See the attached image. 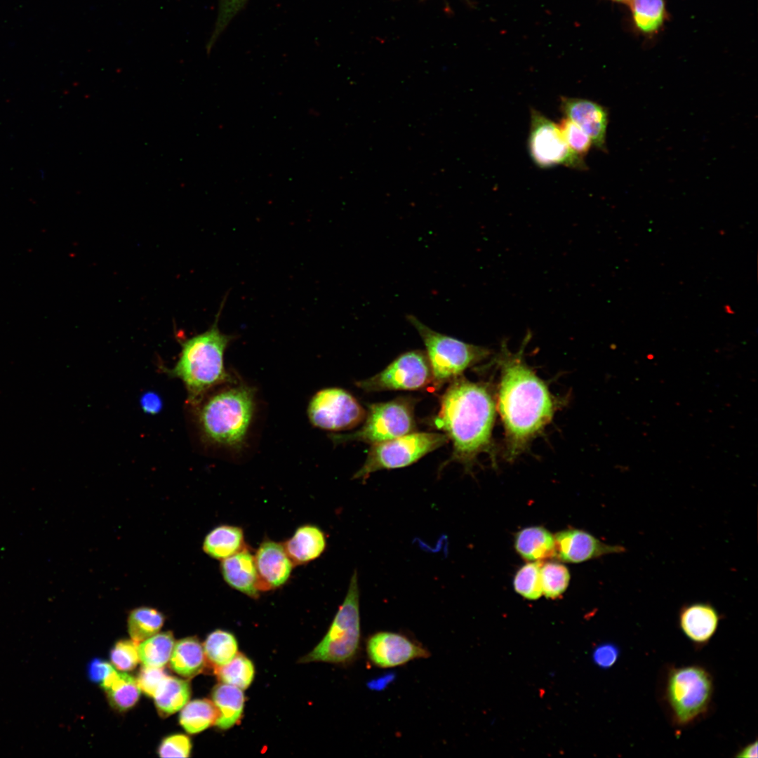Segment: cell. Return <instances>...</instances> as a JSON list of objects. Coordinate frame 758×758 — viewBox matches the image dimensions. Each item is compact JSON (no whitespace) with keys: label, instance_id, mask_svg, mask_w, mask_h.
<instances>
[{"label":"cell","instance_id":"obj_1","mask_svg":"<svg viewBox=\"0 0 758 758\" xmlns=\"http://www.w3.org/2000/svg\"><path fill=\"white\" fill-rule=\"evenodd\" d=\"M529 338L528 333L516 353H510L503 343L498 357V406L505 432V456L510 461L550 422L556 410L547 386L523 359Z\"/></svg>","mask_w":758,"mask_h":758},{"label":"cell","instance_id":"obj_2","mask_svg":"<svg viewBox=\"0 0 758 758\" xmlns=\"http://www.w3.org/2000/svg\"><path fill=\"white\" fill-rule=\"evenodd\" d=\"M439 404L433 424L452 442L447 463L458 462L471 472L477 456L491 451L496 404L491 388L460 375L450 382Z\"/></svg>","mask_w":758,"mask_h":758},{"label":"cell","instance_id":"obj_3","mask_svg":"<svg viewBox=\"0 0 758 758\" xmlns=\"http://www.w3.org/2000/svg\"><path fill=\"white\" fill-rule=\"evenodd\" d=\"M202 439L209 445L240 451L246 444L256 401L252 387L237 380L209 392L194 406Z\"/></svg>","mask_w":758,"mask_h":758},{"label":"cell","instance_id":"obj_4","mask_svg":"<svg viewBox=\"0 0 758 758\" xmlns=\"http://www.w3.org/2000/svg\"><path fill=\"white\" fill-rule=\"evenodd\" d=\"M222 305L208 329L179 340L181 350L177 362L172 368L164 369L168 376L183 383L187 402L193 407L215 387L237 380L224 363L225 350L233 336L222 333L218 327Z\"/></svg>","mask_w":758,"mask_h":758},{"label":"cell","instance_id":"obj_5","mask_svg":"<svg viewBox=\"0 0 758 758\" xmlns=\"http://www.w3.org/2000/svg\"><path fill=\"white\" fill-rule=\"evenodd\" d=\"M357 573L352 574L348 589L323 639L300 663L325 662L348 664L360 651L361 623Z\"/></svg>","mask_w":758,"mask_h":758},{"label":"cell","instance_id":"obj_6","mask_svg":"<svg viewBox=\"0 0 758 758\" xmlns=\"http://www.w3.org/2000/svg\"><path fill=\"white\" fill-rule=\"evenodd\" d=\"M407 320L417 330L426 348L433 377V386L439 388L460 376L469 367L486 359L490 351L451 336L438 333L412 314Z\"/></svg>","mask_w":758,"mask_h":758},{"label":"cell","instance_id":"obj_7","mask_svg":"<svg viewBox=\"0 0 758 758\" xmlns=\"http://www.w3.org/2000/svg\"><path fill=\"white\" fill-rule=\"evenodd\" d=\"M712 677L704 667L687 665L669 671L665 698L675 724L684 726L708 710L712 698Z\"/></svg>","mask_w":758,"mask_h":758},{"label":"cell","instance_id":"obj_8","mask_svg":"<svg viewBox=\"0 0 758 758\" xmlns=\"http://www.w3.org/2000/svg\"><path fill=\"white\" fill-rule=\"evenodd\" d=\"M415 400L399 397L368 406L363 425L348 434H331L334 444L361 441L378 444L415 432Z\"/></svg>","mask_w":758,"mask_h":758},{"label":"cell","instance_id":"obj_9","mask_svg":"<svg viewBox=\"0 0 758 758\" xmlns=\"http://www.w3.org/2000/svg\"><path fill=\"white\" fill-rule=\"evenodd\" d=\"M448 441L444 433L413 432L372 444L364 463L353 479L365 482L373 472L409 466Z\"/></svg>","mask_w":758,"mask_h":758},{"label":"cell","instance_id":"obj_10","mask_svg":"<svg viewBox=\"0 0 758 758\" xmlns=\"http://www.w3.org/2000/svg\"><path fill=\"white\" fill-rule=\"evenodd\" d=\"M530 114L528 148L538 167L548 168L563 165L578 170L587 168L585 160L568 148L558 124L534 108L531 109Z\"/></svg>","mask_w":758,"mask_h":758},{"label":"cell","instance_id":"obj_11","mask_svg":"<svg viewBox=\"0 0 758 758\" xmlns=\"http://www.w3.org/2000/svg\"><path fill=\"white\" fill-rule=\"evenodd\" d=\"M433 385L427 354L421 350L403 353L376 375L356 385L367 392L386 390H420Z\"/></svg>","mask_w":758,"mask_h":758},{"label":"cell","instance_id":"obj_12","mask_svg":"<svg viewBox=\"0 0 758 758\" xmlns=\"http://www.w3.org/2000/svg\"><path fill=\"white\" fill-rule=\"evenodd\" d=\"M307 415L313 426L340 432L352 429L361 423L366 411L347 391L329 387L313 395L309 402Z\"/></svg>","mask_w":758,"mask_h":758},{"label":"cell","instance_id":"obj_13","mask_svg":"<svg viewBox=\"0 0 758 758\" xmlns=\"http://www.w3.org/2000/svg\"><path fill=\"white\" fill-rule=\"evenodd\" d=\"M366 652L369 661L379 668H392L430 656L429 651L417 641L390 631L370 635L366 641Z\"/></svg>","mask_w":758,"mask_h":758},{"label":"cell","instance_id":"obj_14","mask_svg":"<svg viewBox=\"0 0 758 758\" xmlns=\"http://www.w3.org/2000/svg\"><path fill=\"white\" fill-rule=\"evenodd\" d=\"M554 540V559L565 563L578 564L626 551L622 545L605 543L585 531L573 528L557 532Z\"/></svg>","mask_w":758,"mask_h":758},{"label":"cell","instance_id":"obj_15","mask_svg":"<svg viewBox=\"0 0 758 758\" xmlns=\"http://www.w3.org/2000/svg\"><path fill=\"white\" fill-rule=\"evenodd\" d=\"M260 591L278 589L288 581L295 566L283 543L265 539L254 554Z\"/></svg>","mask_w":758,"mask_h":758},{"label":"cell","instance_id":"obj_16","mask_svg":"<svg viewBox=\"0 0 758 758\" xmlns=\"http://www.w3.org/2000/svg\"><path fill=\"white\" fill-rule=\"evenodd\" d=\"M560 108L565 117L578 125L590 138L592 145L606 151L609 121L606 109L600 104L580 98H560Z\"/></svg>","mask_w":758,"mask_h":758},{"label":"cell","instance_id":"obj_17","mask_svg":"<svg viewBox=\"0 0 758 758\" xmlns=\"http://www.w3.org/2000/svg\"><path fill=\"white\" fill-rule=\"evenodd\" d=\"M720 615L708 602H694L683 606L679 613V628L691 641L702 646L713 637L717 630Z\"/></svg>","mask_w":758,"mask_h":758},{"label":"cell","instance_id":"obj_18","mask_svg":"<svg viewBox=\"0 0 758 758\" xmlns=\"http://www.w3.org/2000/svg\"><path fill=\"white\" fill-rule=\"evenodd\" d=\"M220 571L225 583L246 596L259 597V580L254 554L248 546L221 561Z\"/></svg>","mask_w":758,"mask_h":758},{"label":"cell","instance_id":"obj_19","mask_svg":"<svg viewBox=\"0 0 758 758\" xmlns=\"http://www.w3.org/2000/svg\"><path fill=\"white\" fill-rule=\"evenodd\" d=\"M283 544L294 564L302 565L317 559L324 552L327 538L320 527L305 524L299 526Z\"/></svg>","mask_w":758,"mask_h":758},{"label":"cell","instance_id":"obj_20","mask_svg":"<svg viewBox=\"0 0 758 758\" xmlns=\"http://www.w3.org/2000/svg\"><path fill=\"white\" fill-rule=\"evenodd\" d=\"M514 547L517 553L526 561L554 559V535L540 526L526 527L516 533Z\"/></svg>","mask_w":758,"mask_h":758},{"label":"cell","instance_id":"obj_21","mask_svg":"<svg viewBox=\"0 0 758 758\" xmlns=\"http://www.w3.org/2000/svg\"><path fill=\"white\" fill-rule=\"evenodd\" d=\"M241 527L230 524L215 526L205 536L204 552L212 559L222 561L246 547Z\"/></svg>","mask_w":758,"mask_h":758},{"label":"cell","instance_id":"obj_22","mask_svg":"<svg viewBox=\"0 0 758 758\" xmlns=\"http://www.w3.org/2000/svg\"><path fill=\"white\" fill-rule=\"evenodd\" d=\"M212 702L218 711L215 725L219 729H228L240 719L244 705L242 689L225 683L218 684L212 691Z\"/></svg>","mask_w":758,"mask_h":758},{"label":"cell","instance_id":"obj_23","mask_svg":"<svg viewBox=\"0 0 758 758\" xmlns=\"http://www.w3.org/2000/svg\"><path fill=\"white\" fill-rule=\"evenodd\" d=\"M169 660L171 669L186 678L201 672L206 663L203 646L196 637H186L175 643Z\"/></svg>","mask_w":758,"mask_h":758},{"label":"cell","instance_id":"obj_24","mask_svg":"<svg viewBox=\"0 0 758 758\" xmlns=\"http://www.w3.org/2000/svg\"><path fill=\"white\" fill-rule=\"evenodd\" d=\"M112 706L119 711L132 707L138 700L140 689L136 679L114 669L100 684Z\"/></svg>","mask_w":758,"mask_h":758},{"label":"cell","instance_id":"obj_25","mask_svg":"<svg viewBox=\"0 0 758 758\" xmlns=\"http://www.w3.org/2000/svg\"><path fill=\"white\" fill-rule=\"evenodd\" d=\"M190 694L187 681L167 676L153 698L159 714L168 717L181 710L188 703Z\"/></svg>","mask_w":758,"mask_h":758},{"label":"cell","instance_id":"obj_26","mask_svg":"<svg viewBox=\"0 0 758 758\" xmlns=\"http://www.w3.org/2000/svg\"><path fill=\"white\" fill-rule=\"evenodd\" d=\"M634 27L641 34H656L667 17L665 0H630Z\"/></svg>","mask_w":758,"mask_h":758},{"label":"cell","instance_id":"obj_27","mask_svg":"<svg viewBox=\"0 0 758 758\" xmlns=\"http://www.w3.org/2000/svg\"><path fill=\"white\" fill-rule=\"evenodd\" d=\"M164 614L149 606L133 609L128 618V629L133 641L137 644L158 633L164 623Z\"/></svg>","mask_w":758,"mask_h":758},{"label":"cell","instance_id":"obj_28","mask_svg":"<svg viewBox=\"0 0 758 758\" xmlns=\"http://www.w3.org/2000/svg\"><path fill=\"white\" fill-rule=\"evenodd\" d=\"M218 711L207 699H196L187 703L180 714L181 726L190 733H199L215 724Z\"/></svg>","mask_w":758,"mask_h":758},{"label":"cell","instance_id":"obj_29","mask_svg":"<svg viewBox=\"0 0 758 758\" xmlns=\"http://www.w3.org/2000/svg\"><path fill=\"white\" fill-rule=\"evenodd\" d=\"M203 648L206 660L214 669L229 663L238 652V644L235 637L222 630H216L210 633Z\"/></svg>","mask_w":758,"mask_h":758},{"label":"cell","instance_id":"obj_30","mask_svg":"<svg viewBox=\"0 0 758 758\" xmlns=\"http://www.w3.org/2000/svg\"><path fill=\"white\" fill-rule=\"evenodd\" d=\"M174 644L171 632L157 633L138 644L140 660L145 666L163 667L170 660Z\"/></svg>","mask_w":758,"mask_h":758},{"label":"cell","instance_id":"obj_31","mask_svg":"<svg viewBox=\"0 0 758 758\" xmlns=\"http://www.w3.org/2000/svg\"><path fill=\"white\" fill-rule=\"evenodd\" d=\"M215 674L222 683L242 690L251 684L255 674L253 663L241 653H237L229 663L215 668Z\"/></svg>","mask_w":758,"mask_h":758},{"label":"cell","instance_id":"obj_32","mask_svg":"<svg viewBox=\"0 0 758 758\" xmlns=\"http://www.w3.org/2000/svg\"><path fill=\"white\" fill-rule=\"evenodd\" d=\"M570 578L568 569L559 561L543 562L540 567L543 594L552 599L559 597L568 587Z\"/></svg>","mask_w":758,"mask_h":758},{"label":"cell","instance_id":"obj_33","mask_svg":"<svg viewBox=\"0 0 758 758\" xmlns=\"http://www.w3.org/2000/svg\"><path fill=\"white\" fill-rule=\"evenodd\" d=\"M543 561H527L516 572L513 587L517 593L528 600H536L543 595L540 567Z\"/></svg>","mask_w":758,"mask_h":758},{"label":"cell","instance_id":"obj_34","mask_svg":"<svg viewBox=\"0 0 758 758\" xmlns=\"http://www.w3.org/2000/svg\"><path fill=\"white\" fill-rule=\"evenodd\" d=\"M558 126L571 151L584 160L592 145L588 135L573 121L565 117L559 121Z\"/></svg>","mask_w":758,"mask_h":758},{"label":"cell","instance_id":"obj_35","mask_svg":"<svg viewBox=\"0 0 758 758\" xmlns=\"http://www.w3.org/2000/svg\"><path fill=\"white\" fill-rule=\"evenodd\" d=\"M138 646V644L133 640L117 641L110 652L112 664L122 671L134 669L140 661Z\"/></svg>","mask_w":758,"mask_h":758},{"label":"cell","instance_id":"obj_36","mask_svg":"<svg viewBox=\"0 0 758 758\" xmlns=\"http://www.w3.org/2000/svg\"><path fill=\"white\" fill-rule=\"evenodd\" d=\"M191 748L189 737L182 734H174L162 740L158 753L161 757H188Z\"/></svg>","mask_w":758,"mask_h":758},{"label":"cell","instance_id":"obj_37","mask_svg":"<svg viewBox=\"0 0 758 758\" xmlns=\"http://www.w3.org/2000/svg\"><path fill=\"white\" fill-rule=\"evenodd\" d=\"M167 676L163 667L144 665L140 670L136 680L140 691L153 698Z\"/></svg>","mask_w":758,"mask_h":758},{"label":"cell","instance_id":"obj_38","mask_svg":"<svg viewBox=\"0 0 758 758\" xmlns=\"http://www.w3.org/2000/svg\"><path fill=\"white\" fill-rule=\"evenodd\" d=\"M247 0H220L218 19L211 39V45L216 39L234 15L241 8Z\"/></svg>","mask_w":758,"mask_h":758},{"label":"cell","instance_id":"obj_39","mask_svg":"<svg viewBox=\"0 0 758 758\" xmlns=\"http://www.w3.org/2000/svg\"><path fill=\"white\" fill-rule=\"evenodd\" d=\"M620 656L618 646L612 643H604L598 646L593 653L594 663L601 668L611 667Z\"/></svg>","mask_w":758,"mask_h":758},{"label":"cell","instance_id":"obj_40","mask_svg":"<svg viewBox=\"0 0 758 758\" xmlns=\"http://www.w3.org/2000/svg\"><path fill=\"white\" fill-rule=\"evenodd\" d=\"M113 670L111 664L96 658L89 664L88 674L91 681L100 684Z\"/></svg>","mask_w":758,"mask_h":758},{"label":"cell","instance_id":"obj_41","mask_svg":"<svg viewBox=\"0 0 758 758\" xmlns=\"http://www.w3.org/2000/svg\"><path fill=\"white\" fill-rule=\"evenodd\" d=\"M140 406L146 413L155 415L162 408V399L157 393L147 392L140 397Z\"/></svg>","mask_w":758,"mask_h":758},{"label":"cell","instance_id":"obj_42","mask_svg":"<svg viewBox=\"0 0 758 758\" xmlns=\"http://www.w3.org/2000/svg\"><path fill=\"white\" fill-rule=\"evenodd\" d=\"M735 757H742V758L757 757V741L755 740L754 743H751L745 745V747H743L742 749H740V751L738 752V753L735 755Z\"/></svg>","mask_w":758,"mask_h":758},{"label":"cell","instance_id":"obj_43","mask_svg":"<svg viewBox=\"0 0 758 758\" xmlns=\"http://www.w3.org/2000/svg\"><path fill=\"white\" fill-rule=\"evenodd\" d=\"M611 1L617 2V3H629V1H630V0H611Z\"/></svg>","mask_w":758,"mask_h":758}]
</instances>
